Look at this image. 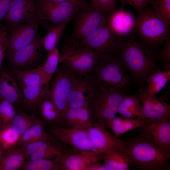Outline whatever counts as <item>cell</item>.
<instances>
[{
    "label": "cell",
    "instance_id": "6da1fadb",
    "mask_svg": "<svg viewBox=\"0 0 170 170\" xmlns=\"http://www.w3.org/2000/svg\"><path fill=\"white\" fill-rule=\"evenodd\" d=\"M158 51L131 35L123 38L120 58L132 80L140 87H144L148 78L160 69Z\"/></svg>",
    "mask_w": 170,
    "mask_h": 170
},
{
    "label": "cell",
    "instance_id": "7a4b0ae2",
    "mask_svg": "<svg viewBox=\"0 0 170 170\" xmlns=\"http://www.w3.org/2000/svg\"><path fill=\"white\" fill-rule=\"evenodd\" d=\"M119 53L101 55L90 73L100 89L126 91L131 86L132 79L122 63Z\"/></svg>",
    "mask_w": 170,
    "mask_h": 170
},
{
    "label": "cell",
    "instance_id": "3957f363",
    "mask_svg": "<svg viewBox=\"0 0 170 170\" xmlns=\"http://www.w3.org/2000/svg\"><path fill=\"white\" fill-rule=\"evenodd\" d=\"M125 141L123 150L127 154L129 165L143 170L170 169V156L141 137Z\"/></svg>",
    "mask_w": 170,
    "mask_h": 170
},
{
    "label": "cell",
    "instance_id": "277c9868",
    "mask_svg": "<svg viewBox=\"0 0 170 170\" xmlns=\"http://www.w3.org/2000/svg\"><path fill=\"white\" fill-rule=\"evenodd\" d=\"M134 30L140 40L158 51L170 37V25L147 5L138 11Z\"/></svg>",
    "mask_w": 170,
    "mask_h": 170
},
{
    "label": "cell",
    "instance_id": "5b68a950",
    "mask_svg": "<svg viewBox=\"0 0 170 170\" xmlns=\"http://www.w3.org/2000/svg\"><path fill=\"white\" fill-rule=\"evenodd\" d=\"M100 55L73 41L69 36H63L60 63L66 65L78 75H89Z\"/></svg>",
    "mask_w": 170,
    "mask_h": 170
},
{
    "label": "cell",
    "instance_id": "8992f818",
    "mask_svg": "<svg viewBox=\"0 0 170 170\" xmlns=\"http://www.w3.org/2000/svg\"><path fill=\"white\" fill-rule=\"evenodd\" d=\"M126 94L125 91L120 89L104 91L99 89L88 105L94 123L107 128L108 121L116 116L119 105Z\"/></svg>",
    "mask_w": 170,
    "mask_h": 170
},
{
    "label": "cell",
    "instance_id": "52a82bcc",
    "mask_svg": "<svg viewBox=\"0 0 170 170\" xmlns=\"http://www.w3.org/2000/svg\"><path fill=\"white\" fill-rule=\"evenodd\" d=\"M14 70L25 105L33 108L40 104L48 91L45 87L40 66L31 69Z\"/></svg>",
    "mask_w": 170,
    "mask_h": 170
},
{
    "label": "cell",
    "instance_id": "ba28073f",
    "mask_svg": "<svg viewBox=\"0 0 170 170\" xmlns=\"http://www.w3.org/2000/svg\"><path fill=\"white\" fill-rule=\"evenodd\" d=\"M109 14L99 10L91 3L88 7L79 9L72 20L74 28L70 39L80 43L105 23Z\"/></svg>",
    "mask_w": 170,
    "mask_h": 170
},
{
    "label": "cell",
    "instance_id": "9c48e42d",
    "mask_svg": "<svg viewBox=\"0 0 170 170\" xmlns=\"http://www.w3.org/2000/svg\"><path fill=\"white\" fill-rule=\"evenodd\" d=\"M59 65L48 95L61 118L67 108L68 99L78 75L66 65Z\"/></svg>",
    "mask_w": 170,
    "mask_h": 170
},
{
    "label": "cell",
    "instance_id": "30bf717a",
    "mask_svg": "<svg viewBox=\"0 0 170 170\" xmlns=\"http://www.w3.org/2000/svg\"><path fill=\"white\" fill-rule=\"evenodd\" d=\"M36 11L41 22L58 25L71 20L80 8L70 2H56L46 0H35Z\"/></svg>",
    "mask_w": 170,
    "mask_h": 170
},
{
    "label": "cell",
    "instance_id": "8fae6325",
    "mask_svg": "<svg viewBox=\"0 0 170 170\" xmlns=\"http://www.w3.org/2000/svg\"><path fill=\"white\" fill-rule=\"evenodd\" d=\"M123 42V38L115 34L109 27L106 22L78 44L101 55L107 53H119Z\"/></svg>",
    "mask_w": 170,
    "mask_h": 170
},
{
    "label": "cell",
    "instance_id": "7c38bea8",
    "mask_svg": "<svg viewBox=\"0 0 170 170\" xmlns=\"http://www.w3.org/2000/svg\"><path fill=\"white\" fill-rule=\"evenodd\" d=\"M52 136L70 146L74 152L93 157L92 147L87 128L57 126L51 131Z\"/></svg>",
    "mask_w": 170,
    "mask_h": 170
},
{
    "label": "cell",
    "instance_id": "4fadbf2b",
    "mask_svg": "<svg viewBox=\"0 0 170 170\" xmlns=\"http://www.w3.org/2000/svg\"><path fill=\"white\" fill-rule=\"evenodd\" d=\"M170 119H148L138 128L140 137L170 156Z\"/></svg>",
    "mask_w": 170,
    "mask_h": 170
},
{
    "label": "cell",
    "instance_id": "5bb4252c",
    "mask_svg": "<svg viewBox=\"0 0 170 170\" xmlns=\"http://www.w3.org/2000/svg\"><path fill=\"white\" fill-rule=\"evenodd\" d=\"M8 31L11 32L19 26L37 21L35 0H12L9 9L3 19Z\"/></svg>",
    "mask_w": 170,
    "mask_h": 170
},
{
    "label": "cell",
    "instance_id": "9a60e30c",
    "mask_svg": "<svg viewBox=\"0 0 170 170\" xmlns=\"http://www.w3.org/2000/svg\"><path fill=\"white\" fill-rule=\"evenodd\" d=\"M138 94L142 103L137 119H170V105L164 99L150 94L146 87H140Z\"/></svg>",
    "mask_w": 170,
    "mask_h": 170
},
{
    "label": "cell",
    "instance_id": "2e32d148",
    "mask_svg": "<svg viewBox=\"0 0 170 170\" xmlns=\"http://www.w3.org/2000/svg\"><path fill=\"white\" fill-rule=\"evenodd\" d=\"M86 128L94 156H100L112 150L123 149L124 141L118 139L115 135L110 133L103 125L94 123Z\"/></svg>",
    "mask_w": 170,
    "mask_h": 170
},
{
    "label": "cell",
    "instance_id": "e0dca14e",
    "mask_svg": "<svg viewBox=\"0 0 170 170\" xmlns=\"http://www.w3.org/2000/svg\"><path fill=\"white\" fill-rule=\"evenodd\" d=\"M99 89L96 82L90 75H78L69 96L67 108L88 107L89 102Z\"/></svg>",
    "mask_w": 170,
    "mask_h": 170
},
{
    "label": "cell",
    "instance_id": "ac0fdd59",
    "mask_svg": "<svg viewBox=\"0 0 170 170\" xmlns=\"http://www.w3.org/2000/svg\"><path fill=\"white\" fill-rule=\"evenodd\" d=\"M43 47V38L37 34L31 42L8 58L10 64L18 70L33 65L42 58Z\"/></svg>",
    "mask_w": 170,
    "mask_h": 170
},
{
    "label": "cell",
    "instance_id": "d6986e66",
    "mask_svg": "<svg viewBox=\"0 0 170 170\" xmlns=\"http://www.w3.org/2000/svg\"><path fill=\"white\" fill-rule=\"evenodd\" d=\"M39 21L22 25L13 31L9 36L6 55L8 58L17 50L31 42L37 34Z\"/></svg>",
    "mask_w": 170,
    "mask_h": 170
},
{
    "label": "cell",
    "instance_id": "ffe728a7",
    "mask_svg": "<svg viewBox=\"0 0 170 170\" xmlns=\"http://www.w3.org/2000/svg\"><path fill=\"white\" fill-rule=\"evenodd\" d=\"M107 24L115 34L124 38L134 31L136 17L122 7L109 14Z\"/></svg>",
    "mask_w": 170,
    "mask_h": 170
},
{
    "label": "cell",
    "instance_id": "44dd1931",
    "mask_svg": "<svg viewBox=\"0 0 170 170\" xmlns=\"http://www.w3.org/2000/svg\"><path fill=\"white\" fill-rule=\"evenodd\" d=\"M51 140L36 141L22 147L28 160L56 159L67 151L60 145L51 142Z\"/></svg>",
    "mask_w": 170,
    "mask_h": 170
},
{
    "label": "cell",
    "instance_id": "7402d4cb",
    "mask_svg": "<svg viewBox=\"0 0 170 170\" xmlns=\"http://www.w3.org/2000/svg\"><path fill=\"white\" fill-rule=\"evenodd\" d=\"M103 157H93L67 150L57 160L60 170H91L94 164L103 159Z\"/></svg>",
    "mask_w": 170,
    "mask_h": 170
},
{
    "label": "cell",
    "instance_id": "603a6c76",
    "mask_svg": "<svg viewBox=\"0 0 170 170\" xmlns=\"http://www.w3.org/2000/svg\"><path fill=\"white\" fill-rule=\"evenodd\" d=\"M94 123L88 107L67 108L62 116V123L68 128H86Z\"/></svg>",
    "mask_w": 170,
    "mask_h": 170
},
{
    "label": "cell",
    "instance_id": "cb8c5ba5",
    "mask_svg": "<svg viewBox=\"0 0 170 170\" xmlns=\"http://www.w3.org/2000/svg\"><path fill=\"white\" fill-rule=\"evenodd\" d=\"M0 92L3 99L14 104L18 103L21 100V93L18 85L6 71L0 73Z\"/></svg>",
    "mask_w": 170,
    "mask_h": 170
},
{
    "label": "cell",
    "instance_id": "d4e9b609",
    "mask_svg": "<svg viewBox=\"0 0 170 170\" xmlns=\"http://www.w3.org/2000/svg\"><path fill=\"white\" fill-rule=\"evenodd\" d=\"M28 159L22 147L14 146L5 149L0 163V170H17Z\"/></svg>",
    "mask_w": 170,
    "mask_h": 170
},
{
    "label": "cell",
    "instance_id": "484cf974",
    "mask_svg": "<svg viewBox=\"0 0 170 170\" xmlns=\"http://www.w3.org/2000/svg\"><path fill=\"white\" fill-rule=\"evenodd\" d=\"M148 120L145 119H130L122 116H116L108 121L107 125L117 137L130 130L138 128L145 124Z\"/></svg>",
    "mask_w": 170,
    "mask_h": 170
},
{
    "label": "cell",
    "instance_id": "4316f807",
    "mask_svg": "<svg viewBox=\"0 0 170 170\" xmlns=\"http://www.w3.org/2000/svg\"><path fill=\"white\" fill-rule=\"evenodd\" d=\"M52 139V137L45 130L42 122L38 120L20 136L16 146L24 147L36 141L51 140Z\"/></svg>",
    "mask_w": 170,
    "mask_h": 170
},
{
    "label": "cell",
    "instance_id": "83f0119b",
    "mask_svg": "<svg viewBox=\"0 0 170 170\" xmlns=\"http://www.w3.org/2000/svg\"><path fill=\"white\" fill-rule=\"evenodd\" d=\"M69 22L58 25L44 23V26L47 29V32L45 37L43 38V46L47 55L58 47L60 39Z\"/></svg>",
    "mask_w": 170,
    "mask_h": 170
},
{
    "label": "cell",
    "instance_id": "f1b7e54d",
    "mask_svg": "<svg viewBox=\"0 0 170 170\" xmlns=\"http://www.w3.org/2000/svg\"><path fill=\"white\" fill-rule=\"evenodd\" d=\"M104 164L112 170H128L129 162L128 156L123 150H110L103 154Z\"/></svg>",
    "mask_w": 170,
    "mask_h": 170
},
{
    "label": "cell",
    "instance_id": "f546056e",
    "mask_svg": "<svg viewBox=\"0 0 170 170\" xmlns=\"http://www.w3.org/2000/svg\"><path fill=\"white\" fill-rule=\"evenodd\" d=\"M138 93L132 95L126 94L121 100L118 113L125 117L134 119L140 110L141 105Z\"/></svg>",
    "mask_w": 170,
    "mask_h": 170
},
{
    "label": "cell",
    "instance_id": "4dcf8cb0",
    "mask_svg": "<svg viewBox=\"0 0 170 170\" xmlns=\"http://www.w3.org/2000/svg\"><path fill=\"white\" fill-rule=\"evenodd\" d=\"M60 52L58 47L47 55L43 65L40 66L43 83L46 89L48 91L52 78L55 73L60 64Z\"/></svg>",
    "mask_w": 170,
    "mask_h": 170
},
{
    "label": "cell",
    "instance_id": "1f68e13d",
    "mask_svg": "<svg viewBox=\"0 0 170 170\" xmlns=\"http://www.w3.org/2000/svg\"><path fill=\"white\" fill-rule=\"evenodd\" d=\"M170 79V65L164 66L162 70L159 69L147 79L146 87L149 92L152 95L159 93Z\"/></svg>",
    "mask_w": 170,
    "mask_h": 170
},
{
    "label": "cell",
    "instance_id": "d6a6232c",
    "mask_svg": "<svg viewBox=\"0 0 170 170\" xmlns=\"http://www.w3.org/2000/svg\"><path fill=\"white\" fill-rule=\"evenodd\" d=\"M39 120L37 117L24 112H16L10 125L12 129L20 136Z\"/></svg>",
    "mask_w": 170,
    "mask_h": 170
},
{
    "label": "cell",
    "instance_id": "836d02e7",
    "mask_svg": "<svg viewBox=\"0 0 170 170\" xmlns=\"http://www.w3.org/2000/svg\"><path fill=\"white\" fill-rule=\"evenodd\" d=\"M20 168L23 170H60L57 159L27 160Z\"/></svg>",
    "mask_w": 170,
    "mask_h": 170
},
{
    "label": "cell",
    "instance_id": "e575fe53",
    "mask_svg": "<svg viewBox=\"0 0 170 170\" xmlns=\"http://www.w3.org/2000/svg\"><path fill=\"white\" fill-rule=\"evenodd\" d=\"M40 106L41 114L45 119L54 123H62L60 115L49 98L43 99Z\"/></svg>",
    "mask_w": 170,
    "mask_h": 170
},
{
    "label": "cell",
    "instance_id": "d590c367",
    "mask_svg": "<svg viewBox=\"0 0 170 170\" xmlns=\"http://www.w3.org/2000/svg\"><path fill=\"white\" fill-rule=\"evenodd\" d=\"M16 113L14 104L4 99L0 101V118L2 130L10 126Z\"/></svg>",
    "mask_w": 170,
    "mask_h": 170
},
{
    "label": "cell",
    "instance_id": "8d00e7d4",
    "mask_svg": "<svg viewBox=\"0 0 170 170\" xmlns=\"http://www.w3.org/2000/svg\"><path fill=\"white\" fill-rule=\"evenodd\" d=\"M20 137L10 126L2 130L0 134V143L6 149L16 145Z\"/></svg>",
    "mask_w": 170,
    "mask_h": 170
},
{
    "label": "cell",
    "instance_id": "74e56055",
    "mask_svg": "<svg viewBox=\"0 0 170 170\" xmlns=\"http://www.w3.org/2000/svg\"><path fill=\"white\" fill-rule=\"evenodd\" d=\"M151 4L157 14L170 23V0H154Z\"/></svg>",
    "mask_w": 170,
    "mask_h": 170
},
{
    "label": "cell",
    "instance_id": "f35d334b",
    "mask_svg": "<svg viewBox=\"0 0 170 170\" xmlns=\"http://www.w3.org/2000/svg\"><path fill=\"white\" fill-rule=\"evenodd\" d=\"M94 7L104 12L110 13L116 9V0H90Z\"/></svg>",
    "mask_w": 170,
    "mask_h": 170
},
{
    "label": "cell",
    "instance_id": "ab89813d",
    "mask_svg": "<svg viewBox=\"0 0 170 170\" xmlns=\"http://www.w3.org/2000/svg\"><path fill=\"white\" fill-rule=\"evenodd\" d=\"M9 37L6 27L1 25L0 26V67L4 57L6 55Z\"/></svg>",
    "mask_w": 170,
    "mask_h": 170
},
{
    "label": "cell",
    "instance_id": "60d3db41",
    "mask_svg": "<svg viewBox=\"0 0 170 170\" xmlns=\"http://www.w3.org/2000/svg\"><path fill=\"white\" fill-rule=\"evenodd\" d=\"M162 50L157 53L158 63H161L164 66L170 65V37H168L165 41Z\"/></svg>",
    "mask_w": 170,
    "mask_h": 170
},
{
    "label": "cell",
    "instance_id": "b9f144b4",
    "mask_svg": "<svg viewBox=\"0 0 170 170\" xmlns=\"http://www.w3.org/2000/svg\"><path fill=\"white\" fill-rule=\"evenodd\" d=\"M154 0H116L121 2L124 7L128 4L133 7L137 11L145 7L149 3L151 4Z\"/></svg>",
    "mask_w": 170,
    "mask_h": 170
},
{
    "label": "cell",
    "instance_id": "7bdbcfd3",
    "mask_svg": "<svg viewBox=\"0 0 170 170\" xmlns=\"http://www.w3.org/2000/svg\"><path fill=\"white\" fill-rule=\"evenodd\" d=\"M56 2H68L77 5L80 8L83 9L88 7L90 4L86 0H46Z\"/></svg>",
    "mask_w": 170,
    "mask_h": 170
},
{
    "label": "cell",
    "instance_id": "ee69618b",
    "mask_svg": "<svg viewBox=\"0 0 170 170\" xmlns=\"http://www.w3.org/2000/svg\"><path fill=\"white\" fill-rule=\"evenodd\" d=\"M12 0H0V20L3 19L7 13Z\"/></svg>",
    "mask_w": 170,
    "mask_h": 170
},
{
    "label": "cell",
    "instance_id": "f6af8a7d",
    "mask_svg": "<svg viewBox=\"0 0 170 170\" xmlns=\"http://www.w3.org/2000/svg\"><path fill=\"white\" fill-rule=\"evenodd\" d=\"M5 149L3 147L2 144L0 143V163L4 153Z\"/></svg>",
    "mask_w": 170,
    "mask_h": 170
},
{
    "label": "cell",
    "instance_id": "bcb514c9",
    "mask_svg": "<svg viewBox=\"0 0 170 170\" xmlns=\"http://www.w3.org/2000/svg\"><path fill=\"white\" fill-rule=\"evenodd\" d=\"M2 129H3L2 123V121L0 118V134L2 130Z\"/></svg>",
    "mask_w": 170,
    "mask_h": 170
},
{
    "label": "cell",
    "instance_id": "7dc6e473",
    "mask_svg": "<svg viewBox=\"0 0 170 170\" xmlns=\"http://www.w3.org/2000/svg\"><path fill=\"white\" fill-rule=\"evenodd\" d=\"M2 99H3V98H2V96L0 92V101Z\"/></svg>",
    "mask_w": 170,
    "mask_h": 170
}]
</instances>
